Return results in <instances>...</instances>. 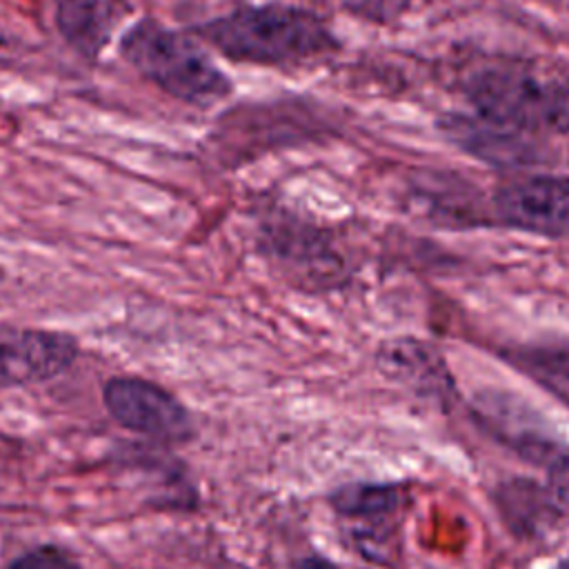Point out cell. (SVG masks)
<instances>
[{"instance_id":"cell-1","label":"cell","mask_w":569,"mask_h":569,"mask_svg":"<svg viewBox=\"0 0 569 569\" xmlns=\"http://www.w3.org/2000/svg\"><path fill=\"white\" fill-rule=\"evenodd\" d=\"M200 40L233 62L293 67L338 49L325 18L291 2L242 4L196 27Z\"/></svg>"},{"instance_id":"cell-2","label":"cell","mask_w":569,"mask_h":569,"mask_svg":"<svg viewBox=\"0 0 569 569\" xmlns=\"http://www.w3.org/2000/svg\"><path fill=\"white\" fill-rule=\"evenodd\" d=\"M478 116L525 133H569V73H545L525 62H489L465 80Z\"/></svg>"},{"instance_id":"cell-3","label":"cell","mask_w":569,"mask_h":569,"mask_svg":"<svg viewBox=\"0 0 569 569\" xmlns=\"http://www.w3.org/2000/svg\"><path fill=\"white\" fill-rule=\"evenodd\" d=\"M120 56L151 84L200 109L222 102L233 91L231 78L196 38L153 20H140L127 29Z\"/></svg>"},{"instance_id":"cell-4","label":"cell","mask_w":569,"mask_h":569,"mask_svg":"<svg viewBox=\"0 0 569 569\" xmlns=\"http://www.w3.org/2000/svg\"><path fill=\"white\" fill-rule=\"evenodd\" d=\"M102 402L120 427L160 445H184L196 436L189 409L153 380L116 376L104 382Z\"/></svg>"},{"instance_id":"cell-5","label":"cell","mask_w":569,"mask_h":569,"mask_svg":"<svg viewBox=\"0 0 569 569\" xmlns=\"http://www.w3.org/2000/svg\"><path fill=\"white\" fill-rule=\"evenodd\" d=\"M493 213L522 233L569 238V176L527 173L500 182L493 191Z\"/></svg>"},{"instance_id":"cell-6","label":"cell","mask_w":569,"mask_h":569,"mask_svg":"<svg viewBox=\"0 0 569 569\" xmlns=\"http://www.w3.org/2000/svg\"><path fill=\"white\" fill-rule=\"evenodd\" d=\"M80 353L67 331L0 327V387L47 382L71 369Z\"/></svg>"},{"instance_id":"cell-7","label":"cell","mask_w":569,"mask_h":569,"mask_svg":"<svg viewBox=\"0 0 569 569\" xmlns=\"http://www.w3.org/2000/svg\"><path fill=\"white\" fill-rule=\"evenodd\" d=\"M331 509L356 529L362 551L369 553L371 540H387L400 520V511L409 502V489L402 482L360 480L336 487L327 496Z\"/></svg>"},{"instance_id":"cell-8","label":"cell","mask_w":569,"mask_h":569,"mask_svg":"<svg viewBox=\"0 0 569 569\" xmlns=\"http://www.w3.org/2000/svg\"><path fill=\"white\" fill-rule=\"evenodd\" d=\"M440 129L465 153L493 167L516 169L545 160V151H540L531 133L487 120L482 116L451 113L440 120Z\"/></svg>"},{"instance_id":"cell-9","label":"cell","mask_w":569,"mask_h":569,"mask_svg":"<svg viewBox=\"0 0 569 569\" xmlns=\"http://www.w3.org/2000/svg\"><path fill=\"white\" fill-rule=\"evenodd\" d=\"M267 253L307 289H331L345 276L340 256L309 227H273L267 233Z\"/></svg>"},{"instance_id":"cell-10","label":"cell","mask_w":569,"mask_h":569,"mask_svg":"<svg viewBox=\"0 0 569 569\" xmlns=\"http://www.w3.org/2000/svg\"><path fill=\"white\" fill-rule=\"evenodd\" d=\"M380 369L425 398L449 400L453 396V378L440 351L416 338H396L378 349Z\"/></svg>"},{"instance_id":"cell-11","label":"cell","mask_w":569,"mask_h":569,"mask_svg":"<svg viewBox=\"0 0 569 569\" xmlns=\"http://www.w3.org/2000/svg\"><path fill=\"white\" fill-rule=\"evenodd\" d=\"M496 505L505 522L525 538L545 533L558 518V500L549 487H540L529 478L505 480L496 487Z\"/></svg>"},{"instance_id":"cell-12","label":"cell","mask_w":569,"mask_h":569,"mask_svg":"<svg viewBox=\"0 0 569 569\" xmlns=\"http://www.w3.org/2000/svg\"><path fill=\"white\" fill-rule=\"evenodd\" d=\"M56 27L71 49L84 58H96L109 40V4L104 0H58Z\"/></svg>"},{"instance_id":"cell-13","label":"cell","mask_w":569,"mask_h":569,"mask_svg":"<svg viewBox=\"0 0 569 569\" xmlns=\"http://www.w3.org/2000/svg\"><path fill=\"white\" fill-rule=\"evenodd\" d=\"M505 358L569 407V342H536L509 349Z\"/></svg>"},{"instance_id":"cell-14","label":"cell","mask_w":569,"mask_h":569,"mask_svg":"<svg viewBox=\"0 0 569 569\" xmlns=\"http://www.w3.org/2000/svg\"><path fill=\"white\" fill-rule=\"evenodd\" d=\"M7 569H82V565L56 545H40L13 558Z\"/></svg>"},{"instance_id":"cell-15","label":"cell","mask_w":569,"mask_h":569,"mask_svg":"<svg viewBox=\"0 0 569 569\" xmlns=\"http://www.w3.org/2000/svg\"><path fill=\"white\" fill-rule=\"evenodd\" d=\"M547 480L556 500L569 507V451H562L547 465Z\"/></svg>"},{"instance_id":"cell-16","label":"cell","mask_w":569,"mask_h":569,"mask_svg":"<svg viewBox=\"0 0 569 569\" xmlns=\"http://www.w3.org/2000/svg\"><path fill=\"white\" fill-rule=\"evenodd\" d=\"M291 569H342V567H340L338 562H333L331 558L311 553V556H305V558L296 560V562L291 565Z\"/></svg>"},{"instance_id":"cell-17","label":"cell","mask_w":569,"mask_h":569,"mask_svg":"<svg viewBox=\"0 0 569 569\" xmlns=\"http://www.w3.org/2000/svg\"><path fill=\"white\" fill-rule=\"evenodd\" d=\"M553 569H569V556H565L562 560H558L556 562V567Z\"/></svg>"}]
</instances>
